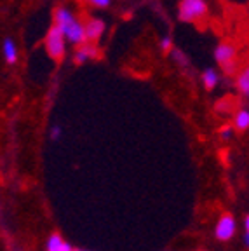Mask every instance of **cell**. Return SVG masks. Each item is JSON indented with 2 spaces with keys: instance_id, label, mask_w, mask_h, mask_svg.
I'll list each match as a JSON object with an SVG mask.
<instances>
[{
  "instance_id": "obj_1",
  "label": "cell",
  "mask_w": 249,
  "mask_h": 251,
  "mask_svg": "<svg viewBox=\"0 0 249 251\" xmlns=\"http://www.w3.org/2000/svg\"><path fill=\"white\" fill-rule=\"evenodd\" d=\"M52 23L61 28L66 40H68V44H72V46L77 47V46H80V44L87 42L84 20H80L72 9L65 7V5L56 7L54 14H52Z\"/></svg>"
},
{
  "instance_id": "obj_2",
  "label": "cell",
  "mask_w": 249,
  "mask_h": 251,
  "mask_svg": "<svg viewBox=\"0 0 249 251\" xmlns=\"http://www.w3.org/2000/svg\"><path fill=\"white\" fill-rule=\"evenodd\" d=\"M209 14L206 0H179L178 4V18L179 21L190 25H197L204 21Z\"/></svg>"
},
{
  "instance_id": "obj_3",
  "label": "cell",
  "mask_w": 249,
  "mask_h": 251,
  "mask_svg": "<svg viewBox=\"0 0 249 251\" xmlns=\"http://www.w3.org/2000/svg\"><path fill=\"white\" fill-rule=\"evenodd\" d=\"M66 40L63 30L58 26V25L52 23L51 28L47 30L46 39H44V47H46V52L49 54V58L54 59V61H61L66 56Z\"/></svg>"
},
{
  "instance_id": "obj_4",
  "label": "cell",
  "mask_w": 249,
  "mask_h": 251,
  "mask_svg": "<svg viewBox=\"0 0 249 251\" xmlns=\"http://www.w3.org/2000/svg\"><path fill=\"white\" fill-rule=\"evenodd\" d=\"M214 59L218 61V65L226 74H232L237 67V47L230 42L218 44L214 49Z\"/></svg>"
},
{
  "instance_id": "obj_5",
  "label": "cell",
  "mask_w": 249,
  "mask_h": 251,
  "mask_svg": "<svg viewBox=\"0 0 249 251\" xmlns=\"http://www.w3.org/2000/svg\"><path fill=\"white\" fill-rule=\"evenodd\" d=\"M84 28H86L87 42L98 44L103 39V35H105L106 23L101 18H96V16H86V18H84Z\"/></svg>"
},
{
  "instance_id": "obj_6",
  "label": "cell",
  "mask_w": 249,
  "mask_h": 251,
  "mask_svg": "<svg viewBox=\"0 0 249 251\" xmlns=\"http://www.w3.org/2000/svg\"><path fill=\"white\" fill-rule=\"evenodd\" d=\"M235 228H237V225H235L234 216L226 213V215H222L218 218L214 234H216V237H218L220 241H230L235 235Z\"/></svg>"
},
{
  "instance_id": "obj_7",
  "label": "cell",
  "mask_w": 249,
  "mask_h": 251,
  "mask_svg": "<svg viewBox=\"0 0 249 251\" xmlns=\"http://www.w3.org/2000/svg\"><path fill=\"white\" fill-rule=\"evenodd\" d=\"M96 58H100V49H98V44L84 42V44H80V46L75 47L74 61L77 63V65L93 61V59H96Z\"/></svg>"
},
{
  "instance_id": "obj_8",
  "label": "cell",
  "mask_w": 249,
  "mask_h": 251,
  "mask_svg": "<svg viewBox=\"0 0 249 251\" xmlns=\"http://www.w3.org/2000/svg\"><path fill=\"white\" fill-rule=\"evenodd\" d=\"M46 251H74V248L65 241V237L59 234H51L46 244Z\"/></svg>"
},
{
  "instance_id": "obj_9",
  "label": "cell",
  "mask_w": 249,
  "mask_h": 251,
  "mask_svg": "<svg viewBox=\"0 0 249 251\" xmlns=\"http://www.w3.org/2000/svg\"><path fill=\"white\" fill-rule=\"evenodd\" d=\"M235 87H237L241 94H249V63H246L244 67L237 72Z\"/></svg>"
},
{
  "instance_id": "obj_10",
  "label": "cell",
  "mask_w": 249,
  "mask_h": 251,
  "mask_svg": "<svg viewBox=\"0 0 249 251\" xmlns=\"http://www.w3.org/2000/svg\"><path fill=\"white\" fill-rule=\"evenodd\" d=\"M2 54H4L5 61L9 63V65H12V63L18 61V56H20V52H18V46H16V42L12 39H5L4 44H2Z\"/></svg>"
},
{
  "instance_id": "obj_11",
  "label": "cell",
  "mask_w": 249,
  "mask_h": 251,
  "mask_svg": "<svg viewBox=\"0 0 249 251\" xmlns=\"http://www.w3.org/2000/svg\"><path fill=\"white\" fill-rule=\"evenodd\" d=\"M234 127L237 131H244L249 127V110H239L234 115Z\"/></svg>"
},
{
  "instance_id": "obj_12",
  "label": "cell",
  "mask_w": 249,
  "mask_h": 251,
  "mask_svg": "<svg viewBox=\"0 0 249 251\" xmlns=\"http://www.w3.org/2000/svg\"><path fill=\"white\" fill-rule=\"evenodd\" d=\"M218 80H220V77H218V74L214 70H206L202 74V84H204V87L206 89H214L216 87V84H218Z\"/></svg>"
},
{
  "instance_id": "obj_13",
  "label": "cell",
  "mask_w": 249,
  "mask_h": 251,
  "mask_svg": "<svg viewBox=\"0 0 249 251\" xmlns=\"http://www.w3.org/2000/svg\"><path fill=\"white\" fill-rule=\"evenodd\" d=\"M86 2L94 9H106V7H110V2H112V0H86Z\"/></svg>"
},
{
  "instance_id": "obj_14",
  "label": "cell",
  "mask_w": 249,
  "mask_h": 251,
  "mask_svg": "<svg viewBox=\"0 0 249 251\" xmlns=\"http://www.w3.org/2000/svg\"><path fill=\"white\" fill-rule=\"evenodd\" d=\"M160 49H162V52H169L173 49V40L171 37H164L162 40H160Z\"/></svg>"
},
{
  "instance_id": "obj_15",
  "label": "cell",
  "mask_w": 249,
  "mask_h": 251,
  "mask_svg": "<svg viewBox=\"0 0 249 251\" xmlns=\"http://www.w3.org/2000/svg\"><path fill=\"white\" fill-rule=\"evenodd\" d=\"M232 134H234V129H232L230 126H223L222 129H220V136H222L223 140H230Z\"/></svg>"
},
{
  "instance_id": "obj_16",
  "label": "cell",
  "mask_w": 249,
  "mask_h": 251,
  "mask_svg": "<svg viewBox=\"0 0 249 251\" xmlns=\"http://www.w3.org/2000/svg\"><path fill=\"white\" fill-rule=\"evenodd\" d=\"M51 138L52 140H59V138H61V127H59V126H54L51 129Z\"/></svg>"
},
{
  "instance_id": "obj_17",
  "label": "cell",
  "mask_w": 249,
  "mask_h": 251,
  "mask_svg": "<svg viewBox=\"0 0 249 251\" xmlns=\"http://www.w3.org/2000/svg\"><path fill=\"white\" fill-rule=\"evenodd\" d=\"M244 227H246V232H249V216H246V220H244Z\"/></svg>"
},
{
  "instance_id": "obj_18",
  "label": "cell",
  "mask_w": 249,
  "mask_h": 251,
  "mask_svg": "<svg viewBox=\"0 0 249 251\" xmlns=\"http://www.w3.org/2000/svg\"><path fill=\"white\" fill-rule=\"evenodd\" d=\"M244 241H246V246L249 248V232H246V237H244Z\"/></svg>"
},
{
  "instance_id": "obj_19",
  "label": "cell",
  "mask_w": 249,
  "mask_h": 251,
  "mask_svg": "<svg viewBox=\"0 0 249 251\" xmlns=\"http://www.w3.org/2000/svg\"><path fill=\"white\" fill-rule=\"evenodd\" d=\"M74 251H87V250H74Z\"/></svg>"
}]
</instances>
